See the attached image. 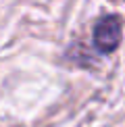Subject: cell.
<instances>
[{"label":"cell","mask_w":125,"mask_h":127,"mask_svg":"<svg viewBox=\"0 0 125 127\" xmlns=\"http://www.w3.org/2000/svg\"><path fill=\"white\" fill-rule=\"evenodd\" d=\"M94 44L100 52H113L119 46V40H121V19L117 15H104V17L98 19V23L94 25L92 31Z\"/></svg>","instance_id":"6da1fadb"}]
</instances>
